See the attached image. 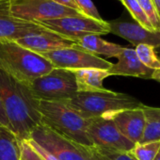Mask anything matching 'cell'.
<instances>
[{
  "mask_svg": "<svg viewBox=\"0 0 160 160\" xmlns=\"http://www.w3.org/2000/svg\"><path fill=\"white\" fill-rule=\"evenodd\" d=\"M153 160H160V149H159V151H158V152H157V154Z\"/></svg>",
  "mask_w": 160,
  "mask_h": 160,
  "instance_id": "32",
  "label": "cell"
},
{
  "mask_svg": "<svg viewBox=\"0 0 160 160\" xmlns=\"http://www.w3.org/2000/svg\"><path fill=\"white\" fill-rule=\"evenodd\" d=\"M20 140L8 128L0 126V160H20Z\"/></svg>",
  "mask_w": 160,
  "mask_h": 160,
  "instance_id": "18",
  "label": "cell"
},
{
  "mask_svg": "<svg viewBox=\"0 0 160 160\" xmlns=\"http://www.w3.org/2000/svg\"><path fill=\"white\" fill-rule=\"evenodd\" d=\"M54 1H56V2H58V3H59L61 5H64L66 7H69V8H72V9L79 11L77 9V6L74 3V0H54Z\"/></svg>",
  "mask_w": 160,
  "mask_h": 160,
  "instance_id": "29",
  "label": "cell"
},
{
  "mask_svg": "<svg viewBox=\"0 0 160 160\" xmlns=\"http://www.w3.org/2000/svg\"><path fill=\"white\" fill-rule=\"evenodd\" d=\"M119 1L126 8V10L129 12V13L131 14L136 23H138L139 26H141L142 28L149 31L155 32L146 14L141 9L139 3L138 2V0H119Z\"/></svg>",
  "mask_w": 160,
  "mask_h": 160,
  "instance_id": "22",
  "label": "cell"
},
{
  "mask_svg": "<svg viewBox=\"0 0 160 160\" xmlns=\"http://www.w3.org/2000/svg\"><path fill=\"white\" fill-rule=\"evenodd\" d=\"M74 73L77 92H99L105 90L104 80L110 76L108 70L102 69H81L72 71Z\"/></svg>",
  "mask_w": 160,
  "mask_h": 160,
  "instance_id": "16",
  "label": "cell"
},
{
  "mask_svg": "<svg viewBox=\"0 0 160 160\" xmlns=\"http://www.w3.org/2000/svg\"><path fill=\"white\" fill-rule=\"evenodd\" d=\"M29 138L55 155L58 160H99L93 146L87 147L76 143L42 123L31 132Z\"/></svg>",
  "mask_w": 160,
  "mask_h": 160,
  "instance_id": "5",
  "label": "cell"
},
{
  "mask_svg": "<svg viewBox=\"0 0 160 160\" xmlns=\"http://www.w3.org/2000/svg\"><path fill=\"white\" fill-rule=\"evenodd\" d=\"M65 102L86 119L102 117L117 110L138 108L144 106L133 96L107 89L99 92H77Z\"/></svg>",
  "mask_w": 160,
  "mask_h": 160,
  "instance_id": "4",
  "label": "cell"
},
{
  "mask_svg": "<svg viewBox=\"0 0 160 160\" xmlns=\"http://www.w3.org/2000/svg\"><path fill=\"white\" fill-rule=\"evenodd\" d=\"M15 42L24 48L39 55L75 45V42L48 29L45 31L27 35Z\"/></svg>",
  "mask_w": 160,
  "mask_h": 160,
  "instance_id": "14",
  "label": "cell"
},
{
  "mask_svg": "<svg viewBox=\"0 0 160 160\" xmlns=\"http://www.w3.org/2000/svg\"><path fill=\"white\" fill-rule=\"evenodd\" d=\"M11 11L14 16L33 22L83 15L79 11L54 0H11Z\"/></svg>",
  "mask_w": 160,
  "mask_h": 160,
  "instance_id": "8",
  "label": "cell"
},
{
  "mask_svg": "<svg viewBox=\"0 0 160 160\" xmlns=\"http://www.w3.org/2000/svg\"><path fill=\"white\" fill-rule=\"evenodd\" d=\"M38 23L46 29L73 42L88 35L101 36L110 33L108 22L105 20H96L85 15L67 16Z\"/></svg>",
  "mask_w": 160,
  "mask_h": 160,
  "instance_id": "7",
  "label": "cell"
},
{
  "mask_svg": "<svg viewBox=\"0 0 160 160\" xmlns=\"http://www.w3.org/2000/svg\"><path fill=\"white\" fill-rule=\"evenodd\" d=\"M77 9L83 15L96 20H103L97 8L92 0H74Z\"/></svg>",
  "mask_w": 160,
  "mask_h": 160,
  "instance_id": "25",
  "label": "cell"
},
{
  "mask_svg": "<svg viewBox=\"0 0 160 160\" xmlns=\"http://www.w3.org/2000/svg\"><path fill=\"white\" fill-rule=\"evenodd\" d=\"M138 2L149 19L153 30L160 33V16L154 7L152 0H138Z\"/></svg>",
  "mask_w": 160,
  "mask_h": 160,
  "instance_id": "24",
  "label": "cell"
},
{
  "mask_svg": "<svg viewBox=\"0 0 160 160\" xmlns=\"http://www.w3.org/2000/svg\"><path fill=\"white\" fill-rule=\"evenodd\" d=\"M27 141L28 142V144L44 159V160H58V158L53 155L52 153H50L49 152H47L45 149H43L42 147H41L39 144H37L35 141H33L32 139H27Z\"/></svg>",
  "mask_w": 160,
  "mask_h": 160,
  "instance_id": "27",
  "label": "cell"
},
{
  "mask_svg": "<svg viewBox=\"0 0 160 160\" xmlns=\"http://www.w3.org/2000/svg\"><path fill=\"white\" fill-rule=\"evenodd\" d=\"M0 126L6 127L11 130V124H10V122L6 115V112H5V109H4L1 100H0Z\"/></svg>",
  "mask_w": 160,
  "mask_h": 160,
  "instance_id": "28",
  "label": "cell"
},
{
  "mask_svg": "<svg viewBox=\"0 0 160 160\" xmlns=\"http://www.w3.org/2000/svg\"><path fill=\"white\" fill-rule=\"evenodd\" d=\"M87 132L94 147L130 152L135 145L119 131L111 120L105 117L89 119Z\"/></svg>",
  "mask_w": 160,
  "mask_h": 160,
  "instance_id": "10",
  "label": "cell"
},
{
  "mask_svg": "<svg viewBox=\"0 0 160 160\" xmlns=\"http://www.w3.org/2000/svg\"><path fill=\"white\" fill-rule=\"evenodd\" d=\"M75 44L81 49L95 56H106L107 58H117L123 49L122 46L105 41L97 35H88L75 41Z\"/></svg>",
  "mask_w": 160,
  "mask_h": 160,
  "instance_id": "17",
  "label": "cell"
},
{
  "mask_svg": "<svg viewBox=\"0 0 160 160\" xmlns=\"http://www.w3.org/2000/svg\"><path fill=\"white\" fill-rule=\"evenodd\" d=\"M20 160H44L27 140H20Z\"/></svg>",
  "mask_w": 160,
  "mask_h": 160,
  "instance_id": "26",
  "label": "cell"
},
{
  "mask_svg": "<svg viewBox=\"0 0 160 160\" xmlns=\"http://www.w3.org/2000/svg\"><path fill=\"white\" fill-rule=\"evenodd\" d=\"M118 62L112 64L108 70L109 75H122L151 79L152 70L144 66L138 59L135 49L123 47L117 57Z\"/></svg>",
  "mask_w": 160,
  "mask_h": 160,
  "instance_id": "15",
  "label": "cell"
},
{
  "mask_svg": "<svg viewBox=\"0 0 160 160\" xmlns=\"http://www.w3.org/2000/svg\"><path fill=\"white\" fill-rule=\"evenodd\" d=\"M152 2H153L154 7H155L156 11H157V12H158V14L160 16V0H152Z\"/></svg>",
  "mask_w": 160,
  "mask_h": 160,
  "instance_id": "31",
  "label": "cell"
},
{
  "mask_svg": "<svg viewBox=\"0 0 160 160\" xmlns=\"http://www.w3.org/2000/svg\"><path fill=\"white\" fill-rule=\"evenodd\" d=\"M144 107V106H143ZM143 107L138 108H127L108 113L105 116L111 120L119 131L133 143L140 142L145 127Z\"/></svg>",
  "mask_w": 160,
  "mask_h": 160,
  "instance_id": "12",
  "label": "cell"
},
{
  "mask_svg": "<svg viewBox=\"0 0 160 160\" xmlns=\"http://www.w3.org/2000/svg\"><path fill=\"white\" fill-rule=\"evenodd\" d=\"M0 100L19 140L29 139L31 132L41 124L38 103L28 83L21 82L0 70Z\"/></svg>",
  "mask_w": 160,
  "mask_h": 160,
  "instance_id": "1",
  "label": "cell"
},
{
  "mask_svg": "<svg viewBox=\"0 0 160 160\" xmlns=\"http://www.w3.org/2000/svg\"><path fill=\"white\" fill-rule=\"evenodd\" d=\"M47 30L40 23L14 16L11 0H0V41L15 42L27 35Z\"/></svg>",
  "mask_w": 160,
  "mask_h": 160,
  "instance_id": "11",
  "label": "cell"
},
{
  "mask_svg": "<svg viewBox=\"0 0 160 160\" xmlns=\"http://www.w3.org/2000/svg\"><path fill=\"white\" fill-rule=\"evenodd\" d=\"M160 149V141L138 142L131 149L130 153L136 160H153Z\"/></svg>",
  "mask_w": 160,
  "mask_h": 160,
  "instance_id": "21",
  "label": "cell"
},
{
  "mask_svg": "<svg viewBox=\"0 0 160 160\" xmlns=\"http://www.w3.org/2000/svg\"><path fill=\"white\" fill-rule=\"evenodd\" d=\"M93 151L99 160H136L130 152L115 151L93 146Z\"/></svg>",
  "mask_w": 160,
  "mask_h": 160,
  "instance_id": "23",
  "label": "cell"
},
{
  "mask_svg": "<svg viewBox=\"0 0 160 160\" xmlns=\"http://www.w3.org/2000/svg\"><path fill=\"white\" fill-rule=\"evenodd\" d=\"M53 69L43 57L16 42L0 41V70L19 81L28 84Z\"/></svg>",
  "mask_w": 160,
  "mask_h": 160,
  "instance_id": "3",
  "label": "cell"
},
{
  "mask_svg": "<svg viewBox=\"0 0 160 160\" xmlns=\"http://www.w3.org/2000/svg\"><path fill=\"white\" fill-rule=\"evenodd\" d=\"M40 55L47 59L54 68L70 71L92 68L109 70L112 66L111 62L81 49L76 44L72 47L54 50Z\"/></svg>",
  "mask_w": 160,
  "mask_h": 160,
  "instance_id": "9",
  "label": "cell"
},
{
  "mask_svg": "<svg viewBox=\"0 0 160 160\" xmlns=\"http://www.w3.org/2000/svg\"><path fill=\"white\" fill-rule=\"evenodd\" d=\"M110 33L117 35L134 46L139 44H147L152 46L154 49H160V33L152 32L136 22L115 20L108 22Z\"/></svg>",
  "mask_w": 160,
  "mask_h": 160,
  "instance_id": "13",
  "label": "cell"
},
{
  "mask_svg": "<svg viewBox=\"0 0 160 160\" xmlns=\"http://www.w3.org/2000/svg\"><path fill=\"white\" fill-rule=\"evenodd\" d=\"M135 51L138 59L144 66L152 71L160 70V58L152 46L147 44H139L136 46Z\"/></svg>",
  "mask_w": 160,
  "mask_h": 160,
  "instance_id": "20",
  "label": "cell"
},
{
  "mask_svg": "<svg viewBox=\"0 0 160 160\" xmlns=\"http://www.w3.org/2000/svg\"><path fill=\"white\" fill-rule=\"evenodd\" d=\"M145 127L140 142L160 141V108L143 107Z\"/></svg>",
  "mask_w": 160,
  "mask_h": 160,
  "instance_id": "19",
  "label": "cell"
},
{
  "mask_svg": "<svg viewBox=\"0 0 160 160\" xmlns=\"http://www.w3.org/2000/svg\"><path fill=\"white\" fill-rule=\"evenodd\" d=\"M38 110L42 116L41 123L76 143L93 146L87 132L89 119L81 116L65 101L40 100Z\"/></svg>",
  "mask_w": 160,
  "mask_h": 160,
  "instance_id": "2",
  "label": "cell"
},
{
  "mask_svg": "<svg viewBox=\"0 0 160 160\" xmlns=\"http://www.w3.org/2000/svg\"><path fill=\"white\" fill-rule=\"evenodd\" d=\"M151 79H153V80H155V81H157V82L160 83V70H158V71H153Z\"/></svg>",
  "mask_w": 160,
  "mask_h": 160,
  "instance_id": "30",
  "label": "cell"
},
{
  "mask_svg": "<svg viewBox=\"0 0 160 160\" xmlns=\"http://www.w3.org/2000/svg\"><path fill=\"white\" fill-rule=\"evenodd\" d=\"M37 100L68 101L77 93L72 71L54 68L28 84Z\"/></svg>",
  "mask_w": 160,
  "mask_h": 160,
  "instance_id": "6",
  "label": "cell"
}]
</instances>
